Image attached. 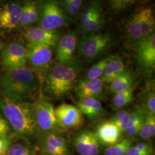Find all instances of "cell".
<instances>
[{
  "label": "cell",
  "instance_id": "25",
  "mask_svg": "<svg viewBox=\"0 0 155 155\" xmlns=\"http://www.w3.org/2000/svg\"><path fill=\"white\" fill-rule=\"evenodd\" d=\"M135 139L126 137L116 144L106 148L104 155H125L128 150L134 145Z\"/></svg>",
  "mask_w": 155,
  "mask_h": 155
},
{
  "label": "cell",
  "instance_id": "14",
  "mask_svg": "<svg viewBox=\"0 0 155 155\" xmlns=\"http://www.w3.org/2000/svg\"><path fill=\"white\" fill-rule=\"evenodd\" d=\"M20 2L8 3L0 8V29L11 31L17 28L22 12Z\"/></svg>",
  "mask_w": 155,
  "mask_h": 155
},
{
  "label": "cell",
  "instance_id": "11",
  "mask_svg": "<svg viewBox=\"0 0 155 155\" xmlns=\"http://www.w3.org/2000/svg\"><path fill=\"white\" fill-rule=\"evenodd\" d=\"M137 61L147 71H152L155 67V33L144 38L134 45Z\"/></svg>",
  "mask_w": 155,
  "mask_h": 155
},
{
  "label": "cell",
  "instance_id": "41",
  "mask_svg": "<svg viewBox=\"0 0 155 155\" xmlns=\"http://www.w3.org/2000/svg\"><path fill=\"white\" fill-rule=\"evenodd\" d=\"M1 48H2V43H1V41L0 40V51L1 50Z\"/></svg>",
  "mask_w": 155,
  "mask_h": 155
},
{
  "label": "cell",
  "instance_id": "33",
  "mask_svg": "<svg viewBox=\"0 0 155 155\" xmlns=\"http://www.w3.org/2000/svg\"><path fill=\"white\" fill-rule=\"evenodd\" d=\"M101 11V3L98 1H93L87 4L84 8L80 17L81 25L86 22L95 13Z\"/></svg>",
  "mask_w": 155,
  "mask_h": 155
},
{
  "label": "cell",
  "instance_id": "37",
  "mask_svg": "<svg viewBox=\"0 0 155 155\" xmlns=\"http://www.w3.org/2000/svg\"><path fill=\"white\" fill-rule=\"evenodd\" d=\"M12 130L5 117L0 114V137L12 136Z\"/></svg>",
  "mask_w": 155,
  "mask_h": 155
},
{
  "label": "cell",
  "instance_id": "5",
  "mask_svg": "<svg viewBox=\"0 0 155 155\" xmlns=\"http://www.w3.org/2000/svg\"><path fill=\"white\" fill-rule=\"evenodd\" d=\"M36 122L40 133H61L63 129L56 117L55 107L49 100L43 96L33 104Z\"/></svg>",
  "mask_w": 155,
  "mask_h": 155
},
{
  "label": "cell",
  "instance_id": "2",
  "mask_svg": "<svg viewBox=\"0 0 155 155\" xmlns=\"http://www.w3.org/2000/svg\"><path fill=\"white\" fill-rule=\"evenodd\" d=\"M38 85L36 74L26 67L8 70L0 78L1 94L14 101H24Z\"/></svg>",
  "mask_w": 155,
  "mask_h": 155
},
{
  "label": "cell",
  "instance_id": "24",
  "mask_svg": "<svg viewBox=\"0 0 155 155\" xmlns=\"http://www.w3.org/2000/svg\"><path fill=\"white\" fill-rule=\"evenodd\" d=\"M127 34L130 41L133 42L134 45L143 39L138 12L134 14L128 21L127 26Z\"/></svg>",
  "mask_w": 155,
  "mask_h": 155
},
{
  "label": "cell",
  "instance_id": "21",
  "mask_svg": "<svg viewBox=\"0 0 155 155\" xmlns=\"http://www.w3.org/2000/svg\"><path fill=\"white\" fill-rule=\"evenodd\" d=\"M139 21L143 35V38H146L155 33V17L150 7L143 8L138 12Z\"/></svg>",
  "mask_w": 155,
  "mask_h": 155
},
{
  "label": "cell",
  "instance_id": "7",
  "mask_svg": "<svg viewBox=\"0 0 155 155\" xmlns=\"http://www.w3.org/2000/svg\"><path fill=\"white\" fill-rule=\"evenodd\" d=\"M28 61L25 46L18 41H9L1 54V66L6 70L25 67Z\"/></svg>",
  "mask_w": 155,
  "mask_h": 155
},
{
  "label": "cell",
  "instance_id": "29",
  "mask_svg": "<svg viewBox=\"0 0 155 155\" xmlns=\"http://www.w3.org/2000/svg\"><path fill=\"white\" fill-rule=\"evenodd\" d=\"M104 24V20L101 11L95 13L86 22L81 25V28L84 32L95 33L102 28Z\"/></svg>",
  "mask_w": 155,
  "mask_h": 155
},
{
  "label": "cell",
  "instance_id": "35",
  "mask_svg": "<svg viewBox=\"0 0 155 155\" xmlns=\"http://www.w3.org/2000/svg\"><path fill=\"white\" fill-rule=\"evenodd\" d=\"M28 5L31 24H33L39 20V9L38 4L35 1L27 2Z\"/></svg>",
  "mask_w": 155,
  "mask_h": 155
},
{
  "label": "cell",
  "instance_id": "19",
  "mask_svg": "<svg viewBox=\"0 0 155 155\" xmlns=\"http://www.w3.org/2000/svg\"><path fill=\"white\" fill-rule=\"evenodd\" d=\"M147 113L144 107L140 104L135 106L130 112L129 125L125 132L127 137L134 138L138 136Z\"/></svg>",
  "mask_w": 155,
  "mask_h": 155
},
{
  "label": "cell",
  "instance_id": "12",
  "mask_svg": "<svg viewBox=\"0 0 155 155\" xmlns=\"http://www.w3.org/2000/svg\"><path fill=\"white\" fill-rule=\"evenodd\" d=\"M72 144L80 155H99L100 141L95 132L84 130L77 133L72 139Z\"/></svg>",
  "mask_w": 155,
  "mask_h": 155
},
{
  "label": "cell",
  "instance_id": "9",
  "mask_svg": "<svg viewBox=\"0 0 155 155\" xmlns=\"http://www.w3.org/2000/svg\"><path fill=\"white\" fill-rule=\"evenodd\" d=\"M56 117L64 131L76 129L84 124V118L81 111L75 106L63 104L55 108Z\"/></svg>",
  "mask_w": 155,
  "mask_h": 155
},
{
  "label": "cell",
  "instance_id": "31",
  "mask_svg": "<svg viewBox=\"0 0 155 155\" xmlns=\"http://www.w3.org/2000/svg\"><path fill=\"white\" fill-rule=\"evenodd\" d=\"M130 112L125 109H120L111 118V121L113 122L122 134L125 133L129 122Z\"/></svg>",
  "mask_w": 155,
  "mask_h": 155
},
{
  "label": "cell",
  "instance_id": "27",
  "mask_svg": "<svg viewBox=\"0 0 155 155\" xmlns=\"http://www.w3.org/2000/svg\"><path fill=\"white\" fill-rule=\"evenodd\" d=\"M134 87L127 90L114 94L113 98V106L116 109H122L124 107L129 105L134 100Z\"/></svg>",
  "mask_w": 155,
  "mask_h": 155
},
{
  "label": "cell",
  "instance_id": "16",
  "mask_svg": "<svg viewBox=\"0 0 155 155\" xmlns=\"http://www.w3.org/2000/svg\"><path fill=\"white\" fill-rule=\"evenodd\" d=\"M100 144L109 147L116 144L122 139V134L110 120L101 123L95 132Z\"/></svg>",
  "mask_w": 155,
  "mask_h": 155
},
{
  "label": "cell",
  "instance_id": "13",
  "mask_svg": "<svg viewBox=\"0 0 155 155\" xmlns=\"http://www.w3.org/2000/svg\"><path fill=\"white\" fill-rule=\"evenodd\" d=\"M77 43V35L75 32L70 31L65 34L58 43L56 55V64L71 65L74 60Z\"/></svg>",
  "mask_w": 155,
  "mask_h": 155
},
{
  "label": "cell",
  "instance_id": "17",
  "mask_svg": "<svg viewBox=\"0 0 155 155\" xmlns=\"http://www.w3.org/2000/svg\"><path fill=\"white\" fill-rule=\"evenodd\" d=\"M104 82L101 79L81 80L76 87V93L79 98H94L100 100L102 98Z\"/></svg>",
  "mask_w": 155,
  "mask_h": 155
},
{
  "label": "cell",
  "instance_id": "10",
  "mask_svg": "<svg viewBox=\"0 0 155 155\" xmlns=\"http://www.w3.org/2000/svg\"><path fill=\"white\" fill-rule=\"evenodd\" d=\"M27 59L35 68L43 71L50 66L52 58V47L38 43H28L25 45Z\"/></svg>",
  "mask_w": 155,
  "mask_h": 155
},
{
  "label": "cell",
  "instance_id": "34",
  "mask_svg": "<svg viewBox=\"0 0 155 155\" xmlns=\"http://www.w3.org/2000/svg\"><path fill=\"white\" fill-rule=\"evenodd\" d=\"M135 3L132 0H112L109 2L110 8L114 12L125 11Z\"/></svg>",
  "mask_w": 155,
  "mask_h": 155
},
{
  "label": "cell",
  "instance_id": "40",
  "mask_svg": "<svg viewBox=\"0 0 155 155\" xmlns=\"http://www.w3.org/2000/svg\"><path fill=\"white\" fill-rule=\"evenodd\" d=\"M125 155H153L147 152H145L142 150L136 148L133 145L130 147L126 153Z\"/></svg>",
  "mask_w": 155,
  "mask_h": 155
},
{
  "label": "cell",
  "instance_id": "20",
  "mask_svg": "<svg viewBox=\"0 0 155 155\" xmlns=\"http://www.w3.org/2000/svg\"><path fill=\"white\" fill-rule=\"evenodd\" d=\"M125 70V66L122 60L116 56H111L110 59L101 79L104 83H111Z\"/></svg>",
  "mask_w": 155,
  "mask_h": 155
},
{
  "label": "cell",
  "instance_id": "18",
  "mask_svg": "<svg viewBox=\"0 0 155 155\" xmlns=\"http://www.w3.org/2000/svg\"><path fill=\"white\" fill-rule=\"evenodd\" d=\"M77 107L83 115L91 120H100L106 114L105 109L100 100L94 98H79L77 102Z\"/></svg>",
  "mask_w": 155,
  "mask_h": 155
},
{
  "label": "cell",
  "instance_id": "6",
  "mask_svg": "<svg viewBox=\"0 0 155 155\" xmlns=\"http://www.w3.org/2000/svg\"><path fill=\"white\" fill-rule=\"evenodd\" d=\"M39 9V27L46 31H54L66 25L68 17L55 1L43 2Z\"/></svg>",
  "mask_w": 155,
  "mask_h": 155
},
{
  "label": "cell",
  "instance_id": "22",
  "mask_svg": "<svg viewBox=\"0 0 155 155\" xmlns=\"http://www.w3.org/2000/svg\"><path fill=\"white\" fill-rule=\"evenodd\" d=\"M133 84L132 72L129 70H125L110 83L109 90L111 93L117 94L131 88L133 86Z\"/></svg>",
  "mask_w": 155,
  "mask_h": 155
},
{
  "label": "cell",
  "instance_id": "4",
  "mask_svg": "<svg viewBox=\"0 0 155 155\" xmlns=\"http://www.w3.org/2000/svg\"><path fill=\"white\" fill-rule=\"evenodd\" d=\"M113 43V39L109 33H89L79 42L78 55L84 61H93L110 49Z\"/></svg>",
  "mask_w": 155,
  "mask_h": 155
},
{
  "label": "cell",
  "instance_id": "15",
  "mask_svg": "<svg viewBox=\"0 0 155 155\" xmlns=\"http://www.w3.org/2000/svg\"><path fill=\"white\" fill-rule=\"evenodd\" d=\"M24 37L28 43L47 45L51 47L58 43L59 35L56 31H46L40 27H29L24 33Z\"/></svg>",
  "mask_w": 155,
  "mask_h": 155
},
{
  "label": "cell",
  "instance_id": "30",
  "mask_svg": "<svg viewBox=\"0 0 155 155\" xmlns=\"http://www.w3.org/2000/svg\"><path fill=\"white\" fill-rule=\"evenodd\" d=\"M140 105L142 106L147 113L155 115V94L154 88L150 87L142 94Z\"/></svg>",
  "mask_w": 155,
  "mask_h": 155
},
{
  "label": "cell",
  "instance_id": "36",
  "mask_svg": "<svg viewBox=\"0 0 155 155\" xmlns=\"http://www.w3.org/2000/svg\"><path fill=\"white\" fill-rule=\"evenodd\" d=\"M31 25V24L30 17L29 15L28 5H27V3L25 2L22 5V12L20 16L19 24L17 28H26Z\"/></svg>",
  "mask_w": 155,
  "mask_h": 155
},
{
  "label": "cell",
  "instance_id": "28",
  "mask_svg": "<svg viewBox=\"0 0 155 155\" xmlns=\"http://www.w3.org/2000/svg\"><path fill=\"white\" fill-rule=\"evenodd\" d=\"M59 3L67 16L75 18L80 13L83 1L81 0H64Z\"/></svg>",
  "mask_w": 155,
  "mask_h": 155
},
{
  "label": "cell",
  "instance_id": "38",
  "mask_svg": "<svg viewBox=\"0 0 155 155\" xmlns=\"http://www.w3.org/2000/svg\"><path fill=\"white\" fill-rule=\"evenodd\" d=\"M12 141V136L0 137V155H7Z\"/></svg>",
  "mask_w": 155,
  "mask_h": 155
},
{
  "label": "cell",
  "instance_id": "3",
  "mask_svg": "<svg viewBox=\"0 0 155 155\" xmlns=\"http://www.w3.org/2000/svg\"><path fill=\"white\" fill-rule=\"evenodd\" d=\"M77 77V71L71 65L56 64L47 74L46 90L52 97L61 98L73 89Z\"/></svg>",
  "mask_w": 155,
  "mask_h": 155
},
{
  "label": "cell",
  "instance_id": "32",
  "mask_svg": "<svg viewBox=\"0 0 155 155\" xmlns=\"http://www.w3.org/2000/svg\"><path fill=\"white\" fill-rule=\"evenodd\" d=\"M111 56L101 60L91 67L87 72V80L101 79L105 71L106 68L110 59Z\"/></svg>",
  "mask_w": 155,
  "mask_h": 155
},
{
  "label": "cell",
  "instance_id": "8",
  "mask_svg": "<svg viewBox=\"0 0 155 155\" xmlns=\"http://www.w3.org/2000/svg\"><path fill=\"white\" fill-rule=\"evenodd\" d=\"M41 153L48 155H70L68 142L61 133H40L38 139Z\"/></svg>",
  "mask_w": 155,
  "mask_h": 155
},
{
  "label": "cell",
  "instance_id": "23",
  "mask_svg": "<svg viewBox=\"0 0 155 155\" xmlns=\"http://www.w3.org/2000/svg\"><path fill=\"white\" fill-rule=\"evenodd\" d=\"M15 143L12 142L7 155H35L36 148L33 144L19 139Z\"/></svg>",
  "mask_w": 155,
  "mask_h": 155
},
{
  "label": "cell",
  "instance_id": "26",
  "mask_svg": "<svg viewBox=\"0 0 155 155\" xmlns=\"http://www.w3.org/2000/svg\"><path fill=\"white\" fill-rule=\"evenodd\" d=\"M155 134V115L147 113L138 136L143 140L147 141L153 137Z\"/></svg>",
  "mask_w": 155,
  "mask_h": 155
},
{
  "label": "cell",
  "instance_id": "39",
  "mask_svg": "<svg viewBox=\"0 0 155 155\" xmlns=\"http://www.w3.org/2000/svg\"><path fill=\"white\" fill-rule=\"evenodd\" d=\"M133 145L140 150L149 153L152 155H154V150L152 147V145L150 142H148V141H143L141 142H139Z\"/></svg>",
  "mask_w": 155,
  "mask_h": 155
},
{
  "label": "cell",
  "instance_id": "1",
  "mask_svg": "<svg viewBox=\"0 0 155 155\" xmlns=\"http://www.w3.org/2000/svg\"><path fill=\"white\" fill-rule=\"evenodd\" d=\"M0 110L17 139L33 144L40 132L37 126L33 104L25 101H14L0 94Z\"/></svg>",
  "mask_w": 155,
  "mask_h": 155
},
{
  "label": "cell",
  "instance_id": "42",
  "mask_svg": "<svg viewBox=\"0 0 155 155\" xmlns=\"http://www.w3.org/2000/svg\"><path fill=\"white\" fill-rule=\"evenodd\" d=\"M40 155H46V154H44V153H40Z\"/></svg>",
  "mask_w": 155,
  "mask_h": 155
}]
</instances>
